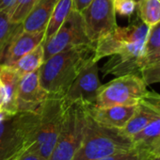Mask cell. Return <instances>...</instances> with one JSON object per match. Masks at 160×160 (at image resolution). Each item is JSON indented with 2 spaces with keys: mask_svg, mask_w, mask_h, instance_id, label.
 Returning <instances> with one entry per match:
<instances>
[{
  "mask_svg": "<svg viewBox=\"0 0 160 160\" xmlns=\"http://www.w3.org/2000/svg\"><path fill=\"white\" fill-rule=\"evenodd\" d=\"M94 43L77 45L58 52L44 60L39 69L42 88L54 96H64L83 69L93 63Z\"/></svg>",
  "mask_w": 160,
  "mask_h": 160,
  "instance_id": "6da1fadb",
  "label": "cell"
},
{
  "mask_svg": "<svg viewBox=\"0 0 160 160\" xmlns=\"http://www.w3.org/2000/svg\"><path fill=\"white\" fill-rule=\"evenodd\" d=\"M134 149L131 138L121 129L100 124L87 109L83 141L72 160H96Z\"/></svg>",
  "mask_w": 160,
  "mask_h": 160,
  "instance_id": "7a4b0ae2",
  "label": "cell"
},
{
  "mask_svg": "<svg viewBox=\"0 0 160 160\" xmlns=\"http://www.w3.org/2000/svg\"><path fill=\"white\" fill-rule=\"evenodd\" d=\"M38 112H18L0 122V160L29 149L36 141Z\"/></svg>",
  "mask_w": 160,
  "mask_h": 160,
  "instance_id": "3957f363",
  "label": "cell"
},
{
  "mask_svg": "<svg viewBox=\"0 0 160 160\" xmlns=\"http://www.w3.org/2000/svg\"><path fill=\"white\" fill-rule=\"evenodd\" d=\"M69 105L63 96L49 95L37 109V138L31 149L42 160H48L54 150Z\"/></svg>",
  "mask_w": 160,
  "mask_h": 160,
  "instance_id": "277c9868",
  "label": "cell"
},
{
  "mask_svg": "<svg viewBox=\"0 0 160 160\" xmlns=\"http://www.w3.org/2000/svg\"><path fill=\"white\" fill-rule=\"evenodd\" d=\"M87 105L71 103L65 112L61 128L48 160H72L81 145L86 125Z\"/></svg>",
  "mask_w": 160,
  "mask_h": 160,
  "instance_id": "5b68a950",
  "label": "cell"
},
{
  "mask_svg": "<svg viewBox=\"0 0 160 160\" xmlns=\"http://www.w3.org/2000/svg\"><path fill=\"white\" fill-rule=\"evenodd\" d=\"M147 86L138 74L117 76L98 90L94 107L135 106L147 92Z\"/></svg>",
  "mask_w": 160,
  "mask_h": 160,
  "instance_id": "8992f818",
  "label": "cell"
},
{
  "mask_svg": "<svg viewBox=\"0 0 160 160\" xmlns=\"http://www.w3.org/2000/svg\"><path fill=\"white\" fill-rule=\"evenodd\" d=\"M85 32L92 43L113 32L118 25L114 0H93L81 12Z\"/></svg>",
  "mask_w": 160,
  "mask_h": 160,
  "instance_id": "52a82bcc",
  "label": "cell"
},
{
  "mask_svg": "<svg viewBox=\"0 0 160 160\" xmlns=\"http://www.w3.org/2000/svg\"><path fill=\"white\" fill-rule=\"evenodd\" d=\"M87 43L92 42L86 35L82 15L72 9L58 30L50 39L42 42L44 60L58 52Z\"/></svg>",
  "mask_w": 160,
  "mask_h": 160,
  "instance_id": "ba28073f",
  "label": "cell"
},
{
  "mask_svg": "<svg viewBox=\"0 0 160 160\" xmlns=\"http://www.w3.org/2000/svg\"><path fill=\"white\" fill-rule=\"evenodd\" d=\"M99 68L97 62H93L83 69L73 80L64 94V99L68 103L79 102L87 106L95 103L101 82L98 75Z\"/></svg>",
  "mask_w": 160,
  "mask_h": 160,
  "instance_id": "9c48e42d",
  "label": "cell"
},
{
  "mask_svg": "<svg viewBox=\"0 0 160 160\" xmlns=\"http://www.w3.org/2000/svg\"><path fill=\"white\" fill-rule=\"evenodd\" d=\"M48 96L41 85L39 70L22 76L17 92V112L36 111Z\"/></svg>",
  "mask_w": 160,
  "mask_h": 160,
  "instance_id": "30bf717a",
  "label": "cell"
},
{
  "mask_svg": "<svg viewBox=\"0 0 160 160\" xmlns=\"http://www.w3.org/2000/svg\"><path fill=\"white\" fill-rule=\"evenodd\" d=\"M160 116V94L155 92H149L138 102L134 114L126 125L121 129L126 136L132 138L140 132L151 122Z\"/></svg>",
  "mask_w": 160,
  "mask_h": 160,
  "instance_id": "8fae6325",
  "label": "cell"
},
{
  "mask_svg": "<svg viewBox=\"0 0 160 160\" xmlns=\"http://www.w3.org/2000/svg\"><path fill=\"white\" fill-rule=\"evenodd\" d=\"M44 32L45 31L28 32L21 28L7 47L1 64L13 65L18 59L42 42L44 39Z\"/></svg>",
  "mask_w": 160,
  "mask_h": 160,
  "instance_id": "7c38bea8",
  "label": "cell"
},
{
  "mask_svg": "<svg viewBox=\"0 0 160 160\" xmlns=\"http://www.w3.org/2000/svg\"><path fill=\"white\" fill-rule=\"evenodd\" d=\"M136 108L135 106H113L108 108H96L87 106L89 114L93 120L102 125L122 129L131 119Z\"/></svg>",
  "mask_w": 160,
  "mask_h": 160,
  "instance_id": "4fadbf2b",
  "label": "cell"
},
{
  "mask_svg": "<svg viewBox=\"0 0 160 160\" xmlns=\"http://www.w3.org/2000/svg\"><path fill=\"white\" fill-rule=\"evenodd\" d=\"M58 0H37L22 23V28L28 32L45 31L49 19Z\"/></svg>",
  "mask_w": 160,
  "mask_h": 160,
  "instance_id": "5bb4252c",
  "label": "cell"
},
{
  "mask_svg": "<svg viewBox=\"0 0 160 160\" xmlns=\"http://www.w3.org/2000/svg\"><path fill=\"white\" fill-rule=\"evenodd\" d=\"M21 76L12 66L0 64V80L3 85V108L2 109L11 115L17 112V92Z\"/></svg>",
  "mask_w": 160,
  "mask_h": 160,
  "instance_id": "9a60e30c",
  "label": "cell"
},
{
  "mask_svg": "<svg viewBox=\"0 0 160 160\" xmlns=\"http://www.w3.org/2000/svg\"><path fill=\"white\" fill-rule=\"evenodd\" d=\"M160 61V22L149 28L142 55L139 58L140 70L145 66Z\"/></svg>",
  "mask_w": 160,
  "mask_h": 160,
  "instance_id": "2e32d148",
  "label": "cell"
},
{
  "mask_svg": "<svg viewBox=\"0 0 160 160\" xmlns=\"http://www.w3.org/2000/svg\"><path fill=\"white\" fill-rule=\"evenodd\" d=\"M134 148L152 152L160 146V116L132 137Z\"/></svg>",
  "mask_w": 160,
  "mask_h": 160,
  "instance_id": "e0dca14e",
  "label": "cell"
},
{
  "mask_svg": "<svg viewBox=\"0 0 160 160\" xmlns=\"http://www.w3.org/2000/svg\"><path fill=\"white\" fill-rule=\"evenodd\" d=\"M44 62V49L42 42L36 46L32 51L18 59L12 66L16 72L22 77L29 72L37 71Z\"/></svg>",
  "mask_w": 160,
  "mask_h": 160,
  "instance_id": "ac0fdd59",
  "label": "cell"
},
{
  "mask_svg": "<svg viewBox=\"0 0 160 160\" xmlns=\"http://www.w3.org/2000/svg\"><path fill=\"white\" fill-rule=\"evenodd\" d=\"M72 10V0H58L47 24L44 32V39L42 42L50 39L58 30V28L62 26V24L69 16Z\"/></svg>",
  "mask_w": 160,
  "mask_h": 160,
  "instance_id": "d6986e66",
  "label": "cell"
},
{
  "mask_svg": "<svg viewBox=\"0 0 160 160\" xmlns=\"http://www.w3.org/2000/svg\"><path fill=\"white\" fill-rule=\"evenodd\" d=\"M22 28V24H14L10 20L8 12L0 11V64L2 63L5 52L15 34Z\"/></svg>",
  "mask_w": 160,
  "mask_h": 160,
  "instance_id": "ffe728a7",
  "label": "cell"
},
{
  "mask_svg": "<svg viewBox=\"0 0 160 160\" xmlns=\"http://www.w3.org/2000/svg\"><path fill=\"white\" fill-rule=\"evenodd\" d=\"M136 11L138 17L149 28L160 22V0H139Z\"/></svg>",
  "mask_w": 160,
  "mask_h": 160,
  "instance_id": "44dd1931",
  "label": "cell"
},
{
  "mask_svg": "<svg viewBox=\"0 0 160 160\" xmlns=\"http://www.w3.org/2000/svg\"><path fill=\"white\" fill-rule=\"evenodd\" d=\"M37 0H15L9 12L10 20L14 24H22Z\"/></svg>",
  "mask_w": 160,
  "mask_h": 160,
  "instance_id": "7402d4cb",
  "label": "cell"
},
{
  "mask_svg": "<svg viewBox=\"0 0 160 160\" xmlns=\"http://www.w3.org/2000/svg\"><path fill=\"white\" fill-rule=\"evenodd\" d=\"M154 158L150 152L139 149H132L127 152L108 155L96 160H151Z\"/></svg>",
  "mask_w": 160,
  "mask_h": 160,
  "instance_id": "603a6c76",
  "label": "cell"
},
{
  "mask_svg": "<svg viewBox=\"0 0 160 160\" xmlns=\"http://www.w3.org/2000/svg\"><path fill=\"white\" fill-rule=\"evenodd\" d=\"M140 77L146 86L160 82V61L145 66L140 70Z\"/></svg>",
  "mask_w": 160,
  "mask_h": 160,
  "instance_id": "cb8c5ba5",
  "label": "cell"
},
{
  "mask_svg": "<svg viewBox=\"0 0 160 160\" xmlns=\"http://www.w3.org/2000/svg\"><path fill=\"white\" fill-rule=\"evenodd\" d=\"M114 9L119 15L130 18L136 12L137 2L135 0H114Z\"/></svg>",
  "mask_w": 160,
  "mask_h": 160,
  "instance_id": "d4e9b609",
  "label": "cell"
},
{
  "mask_svg": "<svg viewBox=\"0 0 160 160\" xmlns=\"http://www.w3.org/2000/svg\"><path fill=\"white\" fill-rule=\"evenodd\" d=\"M8 160H42L36 152L31 150V147L26 151L19 152L10 157Z\"/></svg>",
  "mask_w": 160,
  "mask_h": 160,
  "instance_id": "484cf974",
  "label": "cell"
},
{
  "mask_svg": "<svg viewBox=\"0 0 160 160\" xmlns=\"http://www.w3.org/2000/svg\"><path fill=\"white\" fill-rule=\"evenodd\" d=\"M93 0H72V9L81 12L84 11Z\"/></svg>",
  "mask_w": 160,
  "mask_h": 160,
  "instance_id": "4316f807",
  "label": "cell"
},
{
  "mask_svg": "<svg viewBox=\"0 0 160 160\" xmlns=\"http://www.w3.org/2000/svg\"><path fill=\"white\" fill-rule=\"evenodd\" d=\"M11 116H12V115L9 114V113L6 112L5 110H1V111H0V122H2L4 120L8 119V118L11 117Z\"/></svg>",
  "mask_w": 160,
  "mask_h": 160,
  "instance_id": "83f0119b",
  "label": "cell"
},
{
  "mask_svg": "<svg viewBox=\"0 0 160 160\" xmlns=\"http://www.w3.org/2000/svg\"><path fill=\"white\" fill-rule=\"evenodd\" d=\"M152 154L153 157H158V156H160V146L157 147V148L152 152Z\"/></svg>",
  "mask_w": 160,
  "mask_h": 160,
  "instance_id": "f1b7e54d",
  "label": "cell"
},
{
  "mask_svg": "<svg viewBox=\"0 0 160 160\" xmlns=\"http://www.w3.org/2000/svg\"><path fill=\"white\" fill-rule=\"evenodd\" d=\"M0 96H2L3 98V85H2L1 80H0Z\"/></svg>",
  "mask_w": 160,
  "mask_h": 160,
  "instance_id": "f546056e",
  "label": "cell"
},
{
  "mask_svg": "<svg viewBox=\"0 0 160 160\" xmlns=\"http://www.w3.org/2000/svg\"><path fill=\"white\" fill-rule=\"evenodd\" d=\"M2 108H3V98H2V96H0V111L3 110Z\"/></svg>",
  "mask_w": 160,
  "mask_h": 160,
  "instance_id": "4dcf8cb0",
  "label": "cell"
},
{
  "mask_svg": "<svg viewBox=\"0 0 160 160\" xmlns=\"http://www.w3.org/2000/svg\"><path fill=\"white\" fill-rule=\"evenodd\" d=\"M151 160H160V156H158V157H154V158H152V159H151Z\"/></svg>",
  "mask_w": 160,
  "mask_h": 160,
  "instance_id": "1f68e13d",
  "label": "cell"
},
{
  "mask_svg": "<svg viewBox=\"0 0 160 160\" xmlns=\"http://www.w3.org/2000/svg\"><path fill=\"white\" fill-rule=\"evenodd\" d=\"M135 1H136V2H138V1H139V0H135Z\"/></svg>",
  "mask_w": 160,
  "mask_h": 160,
  "instance_id": "d6a6232c",
  "label": "cell"
}]
</instances>
